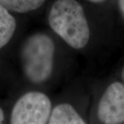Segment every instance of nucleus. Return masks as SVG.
I'll return each mask as SVG.
<instances>
[{"label":"nucleus","instance_id":"nucleus-3","mask_svg":"<svg viewBox=\"0 0 124 124\" xmlns=\"http://www.w3.org/2000/svg\"><path fill=\"white\" fill-rule=\"evenodd\" d=\"M53 103L48 94L41 88L29 90L17 100L10 114V123L13 124H46L53 108Z\"/></svg>","mask_w":124,"mask_h":124},{"label":"nucleus","instance_id":"nucleus-6","mask_svg":"<svg viewBox=\"0 0 124 124\" xmlns=\"http://www.w3.org/2000/svg\"><path fill=\"white\" fill-rule=\"evenodd\" d=\"M17 22L10 11L0 4V50L5 47L13 37Z\"/></svg>","mask_w":124,"mask_h":124},{"label":"nucleus","instance_id":"nucleus-2","mask_svg":"<svg viewBox=\"0 0 124 124\" xmlns=\"http://www.w3.org/2000/svg\"><path fill=\"white\" fill-rule=\"evenodd\" d=\"M50 30L70 48L88 49L94 37L90 17L77 0H55L46 16Z\"/></svg>","mask_w":124,"mask_h":124},{"label":"nucleus","instance_id":"nucleus-7","mask_svg":"<svg viewBox=\"0 0 124 124\" xmlns=\"http://www.w3.org/2000/svg\"><path fill=\"white\" fill-rule=\"evenodd\" d=\"M46 0H0V4L10 12L25 14L39 10Z\"/></svg>","mask_w":124,"mask_h":124},{"label":"nucleus","instance_id":"nucleus-11","mask_svg":"<svg viewBox=\"0 0 124 124\" xmlns=\"http://www.w3.org/2000/svg\"><path fill=\"white\" fill-rule=\"evenodd\" d=\"M121 79H122V83L124 84V66L121 70Z\"/></svg>","mask_w":124,"mask_h":124},{"label":"nucleus","instance_id":"nucleus-4","mask_svg":"<svg viewBox=\"0 0 124 124\" xmlns=\"http://www.w3.org/2000/svg\"><path fill=\"white\" fill-rule=\"evenodd\" d=\"M95 118L98 123L119 124L124 123V84L114 81L103 92L91 111L90 119Z\"/></svg>","mask_w":124,"mask_h":124},{"label":"nucleus","instance_id":"nucleus-8","mask_svg":"<svg viewBox=\"0 0 124 124\" xmlns=\"http://www.w3.org/2000/svg\"><path fill=\"white\" fill-rule=\"evenodd\" d=\"M118 4H119V8L121 11V13L124 18V0H119Z\"/></svg>","mask_w":124,"mask_h":124},{"label":"nucleus","instance_id":"nucleus-1","mask_svg":"<svg viewBox=\"0 0 124 124\" xmlns=\"http://www.w3.org/2000/svg\"><path fill=\"white\" fill-rule=\"evenodd\" d=\"M59 39L51 31L32 33L23 41L19 59L23 74L32 85L40 88L49 84L60 67Z\"/></svg>","mask_w":124,"mask_h":124},{"label":"nucleus","instance_id":"nucleus-9","mask_svg":"<svg viewBox=\"0 0 124 124\" xmlns=\"http://www.w3.org/2000/svg\"><path fill=\"white\" fill-rule=\"evenodd\" d=\"M4 113L3 110L0 108V124H2L4 121Z\"/></svg>","mask_w":124,"mask_h":124},{"label":"nucleus","instance_id":"nucleus-5","mask_svg":"<svg viewBox=\"0 0 124 124\" xmlns=\"http://www.w3.org/2000/svg\"><path fill=\"white\" fill-rule=\"evenodd\" d=\"M74 101L62 100L53 104L48 124H85L88 123L85 111Z\"/></svg>","mask_w":124,"mask_h":124},{"label":"nucleus","instance_id":"nucleus-10","mask_svg":"<svg viewBox=\"0 0 124 124\" xmlns=\"http://www.w3.org/2000/svg\"><path fill=\"white\" fill-rule=\"evenodd\" d=\"M88 1L92 4H100V3L103 2L106 0H88Z\"/></svg>","mask_w":124,"mask_h":124}]
</instances>
